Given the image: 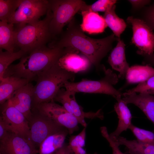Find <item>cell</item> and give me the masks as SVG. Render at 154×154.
<instances>
[{"label":"cell","mask_w":154,"mask_h":154,"mask_svg":"<svg viewBox=\"0 0 154 154\" xmlns=\"http://www.w3.org/2000/svg\"><path fill=\"white\" fill-rule=\"evenodd\" d=\"M58 40L50 43L52 46L73 48L81 52L93 64L97 70H102V60L112 49L117 38L113 33L105 38L95 39L86 35L74 19Z\"/></svg>","instance_id":"1"},{"label":"cell","mask_w":154,"mask_h":154,"mask_svg":"<svg viewBox=\"0 0 154 154\" xmlns=\"http://www.w3.org/2000/svg\"><path fill=\"white\" fill-rule=\"evenodd\" d=\"M64 49L46 46L35 50L29 56L21 58L18 63L11 65L5 71L4 78L13 76L25 79L30 82L39 74L55 64Z\"/></svg>","instance_id":"2"},{"label":"cell","mask_w":154,"mask_h":154,"mask_svg":"<svg viewBox=\"0 0 154 154\" xmlns=\"http://www.w3.org/2000/svg\"><path fill=\"white\" fill-rule=\"evenodd\" d=\"M37 76L36 84L34 87L32 109L41 104L53 101L65 82H73L75 75L61 68L57 62Z\"/></svg>","instance_id":"3"},{"label":"cell","mask_w":154,"mask_h":154,"mask_svg":"<svg viewBox=\"0 0 154 154\" xmlns=\"http://www.w3.org/2000/svg\"><path fill=\"white\" fill-rule=\"evenodd\" d=\"M52 16L48 9L45 17L32 24L17 25L15 29V45L30 53L37 49L46 46L53 38L49 25Z\"/></svg>","instance_id":"4"},{"label":"cell","mask_w":154,"mask_h":154,"mask_svg":"<svg viewBox=\"0 0 154 154\" xmlns=\"http://www.w3.org/2000/svg\"><path fill=\"white\" fill-rule=\"evenodd\" d=\"M102 70L104 76L99 80L83 79L77 82L67 81L63 87L66 90L76 93L104 94L110 95L116 99L121 97L122 93L114 87L118 81V76L110 69H106L104 66Z\"/></svg>","instance_id":"5"},{"label":"cell","mask_w":154,"mask_h":154,"mask_svg":"<svg viewBox=\"0 0 154 154\" xmlns=\"http://www.w3.org/2000/svg\"><path fill=\"white\" fill-rule=\"evenodd\" d=\"M85 3L82 0H49V9L52 15L49 28L53 37L61 34L64 26L72 20Z\"/></svg>","instance_id":"6"},{"label":"cell","mask_w":154,"mask_h":154,"mask_svg":"<svg viewBox=\"0 0 154 154\" xmlns=\"http://www.w3.org/2000/svg\"><path fill=\"white\" fill-rule=\"evenodd\" d=\"M32 116L29 121V139L36 148L39 147L41 143L47 137L64 127L36 109H32Z\"/></svg>","instance_id":"7"},{"label":"cell","mask_w":154,"mask_h":154,"mask_svg":"<svg viewBox=\"0 0 154 154\" xmlns=\"http://www.w3.org/2000/svg\"><path fill=\"white\" fill-rule=\"evenodd\" d=\"M49 9V0H20L17 10L9 22L17 25L32 24L46 15Z\"/></svg>","instance_id":"8"},{"label":"cell","mask_w":154,"mask_h":154,"mask_svg":"<svg viewBox=\"0 0 154 154\" xmlns=\"http://www.w3.org/2000/svg\"><path fill=\"white\" fill-rule=\"evenodd\" d=\"M127 23L132 26L133 35L131 41L138 48L137 54L151 55L154 53V33L141 19L128 17Z\"/></svg>","instance_id":"9"},{"label":"cell","mask_w":154,"mask_h":154,"mask_svg":"<svg viewBox=\"0 0 154 154\" xmlns=\"http://www.w3.org/2000/svg\"><path fill=\"white\" fill-rule=\"evenodd\" d=\"M1 105L0 120L10 132L29 140L30 127L29 121L8 100Z\"/></svg>","instance_id":"10"},{"label":"cell","mask_w":154,"mask_h":154,"mask_svg":"<svg viewBox=\"0 0 154 154\" xmlns=\"http://www.w3.org/2000/svg\"><path fill=\"white\" fill-rule=\"evenodd\" d=\"M33 109H37L66 128L69 134L79 129V123L76 117L54 101L41 104Z\"/></svg>","instance_id":"11"},{"label":"cell","mask_w":154,"mask_h":154,"mask_svg":"<svg viewBox=\"0 0 154 154\" xmlns=\"http://www.w3.org/2000/svg\"><path fill=\"white\" fill-rule=\"evenodd\" d=\"M0 142L1 154H36L39 152L30 140L12 132H9Z\"/></svg>","instance_id":"12"},{"label":"cell","mask_w":154,"mask_h":154,"mask_svg":"<svg viewBox=\"0 0 154 154\" xmlns=\"http://www.w3.org/2000/svg\"><path fill=\"white\" fill-rule=\"evenodd\" d=\"M79 52L73 48H65L57 63L62 68L74 73L86 70L91 63L85 56L78 54Z\"/></svg>","instance_id":"13"},{"label":"cell","mask_w":154,"mask_h":154,"mask_svg":"<svg viewBox=\"0 0 154 154\" xmlns=\"http://www.w3.org/2000/svg\"><path fill=\"white\" fill-rule=\"evenodd\" d=\"M34 86L29 82L16 91L8 100L28 121L32 114V105Z\"/></svg>","instance_id":"14"},{"label":"cell","mask_w":154,"mask_h":154,"mask_svg":"<svg viewBox=\"0 0 154 154\" xmlns=\"http://www.w3.org/2000/svg\"><path fill=\"white\" fill-rule=\"evenodd\" d=\"M122 99L127 104H133L139 108L154 125V96L144 93H122Z\"/></svg>","instance_id":"15"},{"label":"cell","mask_w":154,"mask_h":154,"mask_svg":"<svg viewBox=\"0 0 154 154\" xmlns=\"http://www.w3.org/2000/svg\"><path fill=\"white\" fill-rule=\"evenodd\" d=\"M117 44L111 51L108 62L112 68L119 73V78H125L129 68L125 54V44L120 38H117Z\"/></svg>","instance_id":"16"},{"label":"cell","mask_w":154,"mask_h":154,"mask_svg":"<svg viewBox=\"0 0 154 154\" xmlns=\"http://www.w3.org/2000/svg\"><path fill=\"white\" fill-rule=\"evenodd\" d=\"M117 102L114 106V110L118 119L117 127L116 130L109 134L112 139L117 138L123 131L129 129L132 123V115L127 106V104L120 97L116 99Z\"/></svg>","instance_id":"17"},{"label":"cell","mask_w":154,"mask_h":154,"mask_svg":"<svg viewBox=\"0 0 154 154\" xmlns=\"http://www.w3.org/2000/svg\"><path fill=\"white\" fill-rule=\"evenodd\" d=\"M81 12L82 22L80 27L83 32L90 34L101 33L108 27L103 17L97 12L89 11Z\"/></svg>","instance_id":"18"},{"label":"cell","mask_w":154,"mask_h":154,"mask_svg":"<svg viewBox=\"0 0 154 154\" xmlns=\"http://www.w3.org/2000/svg\"><path fill=\"white\" fill-rule=\"evenodd\" d=\"M69 134L64 127L47 137L40 145L39 154H53L62 148L66 138Z\"/></svg>","instance_id":"19"},{"label":"cell","mask_w":154,"mask_h":154,"mask_svg":"<svg viewBox=\"0 0 154 154\" xmlns=\"http://www.w3.org/2000/svg\"><path fill=\"white\" fill-rule=\"evenodd\" d=\"M29 82L25 79L13 76L4 78L0 81V104L7 101L16 91Z\"/></svg>","instance_id":"20"},{"label":"cell","mask_w":154,"mask_h":154,"mask_svg":"<svg viewBox=\"0 0 154 154\" xmlns=\"http://www.w3.org/2000/svg\"><path fill=\"white\" fill-rule=\"evenodd\" d=\"M66 90L73 114L77 119L79 124L84 127H87V124L85 119V118H98L101 120L104 119V116L101 109L99 110L96 112H84L82 108L79 105L76 101L75 96L76 93L72 91Z\"/></svg>","instance_id":"21"},{"label":"cell","mask_w":154,"mask_h":154,"mask_svg":"<svg viewBox=\"0 0 154 154\" xmlns=\"http://www.w3.org/2000/svg\"><path fill=\"white\" fill-rule=\"evenodd\" d=\"M154 76V68L150 66L135 65L129 67L125 78L127 84L143 82Z\"/></svg>","instance_id":"22"},{"label":"cell","mask_w":154,"mask_h":154,"mask_svg":"<svg viewBox=\"0 0 154 154\" xmlns=\"http://www.w3.org/2000/svg\"><path fill=\"white\" fill-rule=\"evenodd\" d=\"M112 139L116 141L119 146H125L128 149L127 153L129 154H154L153 145L141 143L137 140H128L120 136Z\"/></svg>","instance_id":"23"},{"label":"cell","mask_w":154,"mask_h":154,"mask_svg":"<svg viewBox=\"0 0 154 154\" xmlns=\"http://www.w3.org/2000/svg\"><path fill=\"white\" fill-rule=\"evenodd\" d=\"M14 24L4 21H0V48L14 52L15 45Z\"/></svg>","instance_id":"24"},{"label":"cell","mask_w":154,"mask_h":154,"mask_svg":"<svg viewBox=\"0 0 154 154\" xmlns=\"http://www.w3.org/2000/svg\"><path fill=\"white\" fill-rule=\"evenodd\" d=\"M115 4L109 8L105 12L103 17L108 27L112 31L117 38L125 29L127 25L123 19L119 18L116 14Z\"/></svg>","instance_id":"25"},{"label":"cell","mask_w":154,"mask_h":154,"mask_svg":"<svg viewBox=\"0 0 154 154\" xmlns=\"http://www.w3.org/2000/svg\"><path fill=\"white\" fill-rule=\"evenodd\" d=\"M26 53L20 49L17 52H9L3 51L0 49V80L4 78L5 71L11 64L15 61L25 56Z\"/></svg>","instance_id":"26"},{"label":"cell","mask_w":154,"mask_h":154,"mask_svg":"<svg viewBox=\"0 0 154 154\" xmlns=\"http://www.w3.org/2000/svg\"><path fill=\"white\" fill-rule=\"evenodd\" d=\"M20 0H0V21L9 22L18 8Z\"/></svg>","instance_id":"27"},{"label":"cell","mask_w":154,"mask_h":154,"mask_svg":"<svg viewBox=\"0 0 154 154\" xmlns=\"http://www.w3.org/2000/svg\"><path fill=\"white\" fill-rule=\"evenodd\" d=\"M130 129L139 142L154 145V132L140 128L132 123L129 126Z\"/></svg>","instance_id":"28"},{"label":"cell","mask_w":154,"mask_h":154,"mask_svg":"<svg viewBox=\"0 0 154 154\" xmlns=\"http://www.w3.org/2000/svg\"><path fill=\"white\" fill-rule=\"evenodd\" d=\"M117 1L116 0H99L91 5H87L85 3L82 6L80 11H89L97 12H104L115 5Z\"/></svg>","instance_id":"29"},{"label":"cell","mask_w":154,"mask_h":154,"mask_svg":"<svg viewBox=\"0 0 154 154\" xmlns=\"http://www.w3.org/2000/svg\"><path fill=\"white\" fill-rule=\"evenodd\" d=\"M144 93L154 96V76L147 80L139 83L136 86L126 90L123 94Z\"/></svg>","instance_id":"30"},{"label":"cell","mask_w":154,"mask_h":154,"mask_svg":"<svg viewBox=\"0 0 154 154\" xmlns=\"http://www.w3.org/2000/svg\"><path fill=\"white\" fill-rule=\"evenodd\" d=\"M141 14V19L150 28L154 30V2L144 7Z\"/></svg>","instance_id":"31"},{"label":"cell","mask_w":154,"mask_h":154,"mask_svg":"<svg viewBox=\"0 0 154 154\" xmlns=\"http://www.w3.org/2000/svg\"><path fill=\"white\" fill-rule=\"evenodd\" d=\"M53 101L60 103L67 111L73 115L67 93L65 89L61 88L54 98Z\"/></svg>","instance_id":"32"},{"label":"cell","mask_w":154,"mask_h":154,"mask_svg":"<svg viewBox=\"0 0 154 154\" xmlns=\"http://www.w3.org/2000/svg\"><path fill=\"white\" fill-rule=\"evenodd\" d=\"M84 127L82 131L76 135H72L69 138L68 146L70 147H83L85 146L86 137V129Z\"/></svg>","instance_id":"33"},{"label":"cell","mask_w":154,"mask_h":154,"mask_svg":"<svg viewBox=\"0 0 154 154\" xmlns=\"http://www.w3.org/2000/svg\"><path fill=\"white\" fill-rule=\"evenodd\" d=\"M100 130L102 135L108 141L110 146L112 148L113 154H127V153H123L120 151L119 148V146L117 143L110 137L106 127H101Z\"/></svg>","instance_id":"34"},{"label":"cell","mask_w":154,"mask_h":154,"mask_svg":"<svg viewBox=\"0 0 154 154\" xmlns=\"http://www.w3.org/2000/svg\"><path fill=\"white\" fill-rule=\"evenodd\" d=\"M131 4L132 9L134 11L138 10L143 8L145 6L149 5L151 1L149 0H128Z\"/></svg>","instance_id":"35"},{"label":"cell","mask_w":154,"mask_h":154,"mask_svg":"<svg viewBox=\"0 0 154 154\" xmlns=\"http://www.w3.org/2000/svg\"><path fill=\"white\" fill-rule=\"evenodd\" d=\"M141 56L143 57V64L150 66L154 65V53L150 55L144 54Z\"/></svg>","instance_id":"36"},{"label":"cell","mask_w":154,"mask_h":154,"mask_svg":"<svg viewBox=\"0 0 154 154\" xmlns=\"http://www.w3.org/2000/svg\"><path fill=\"white\" fill-rule=\"evenodd\" d=\"M10 132L2 121L0 120V141L5 138Z\"/></svg>","instance_id":"37"},{"label":"cell","mask_w":154,"mask_h":154,"mask_svg":"<svg viewBox=\"0 0 154 154\" xmlns=\"http://www.w3.org/2000/svg\"><path fill=\"white\" fill-rule=\"evenodd\" d=\"M67 145L71 154H88L83 147H70Z\"/></svg>","instance_id":"38"},{"label":"cell","mask_w":154,"mask_h":154,"mask_svg":"<svg viewBox=\"0 0 154 154\" xmlns=\"http://www.w3.org/2000/svg\"><path fill=\"white\" fill-rule=\"evenodd\" d=\"M53 154H70L67 145H64L61 149Z\"/></svg>","instance_id":"39"},{"label":"cell","mask_w":154,"mask_h":154,"mask_svg":"<svg viewBox=\"0 0 154 154\" xmlns=\"http://www.w3.org/2000/svg\"><path fill=\"white\" fill-rule=\"evenodd\" d=\"M94 154H98V153H95Z\"/></svg>","instance_id":"40"},{"label":"cell","mask_w":154,"mask_h":154,"mask_svg":"<svg viewBox=\"0 0 154 154\" xmlns=\"http://www.w3.org/2000/svg\"><path fill=\"white\" fill-rule=\"evenodd\" d=\"M0 154H1L0 153Z\"/></svg>","instance_id":"41"}]
</instances>
